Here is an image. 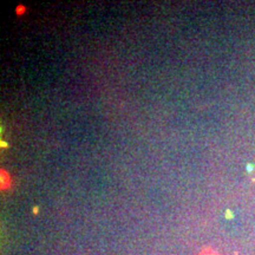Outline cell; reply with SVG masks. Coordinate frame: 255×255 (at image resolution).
Listing matches in <instances>:
<instances>
[{"mask_svg": "<svg viewBox=\"0 0 255 255\" xmlns=\"http://www.w3.org/2000/svg\"><path fill=\"white\" fill-rule=\"evenodd\" d=\"M8 174L7 173H4V170L1 171V184H2V188H7L8 184H9V181H8Z\"/></svg>", "mask_w": 255, "mask_h": 255, "instance_id": "7a4b0ae2", "label": "cell"}, {"mask_svg": "<svg viewBox=\"0 0 255 255\" xmlns=\"http://www.w3.org/2000/svg\"><path fill=\"white\" fill-rule=\"evenodd\" d=\"M251 178H252V181L255 183V161L251 168Z\"/></svg>", "mask_w": 255, "mask_h": 255, "instance_id": "3957f363", "label": "cell"}, {"mask_svg": "<svg viewBox=\"0 0 255 255\" xmlns=\"http://www.w3.org/2000/svg\"><path fill=\"white\" fill-rule=\"evenodd\" d=\"M197 255H223V254H221L220 252L214 250V248L206 247V248H203V250L201 251Z\"/></svg>", "mask_w": 255, "mask_h": 255, "instance_id": "6da1fadb", "label": "cell"}]
</instances>
